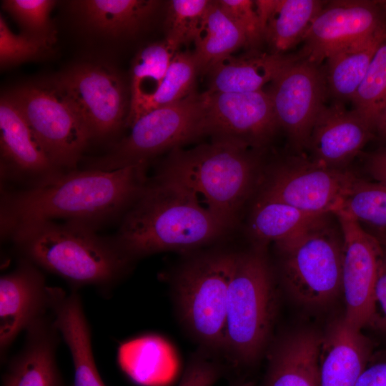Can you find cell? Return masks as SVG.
<instances>
[{"label": "cell", "mask_w": 386, "mask_h": 386, "mask_svg": "<svg viewBox=\"0 0 386 386\" xmlns=\"http://www.w3.org/2000/svg\"><path fill=\"white\" fill-rule=\"evenodd\" d=\"M377 2L380 5V6L384 9V11L386 12V0L377 1Z\"/></svg>", "instance_id": "ee69618b"}, {"label": "cell", "mask_w": 386, "mask_h": 386, "mask_svg": "<svg viewBox=\"0 0 386 386\" xmlns=\"http://www.w3.org/2000/svg\"><path fill=\"white\" fill-rule=\"evenodd\" d=\"M212 1L172 0L167 4L165 39L178 48L194 41Z\"/></svg>", "instance_id": "836d02e7"}, {"label": "cell", "mask_w": 386, "mask_h": 386, "mask_svg": "<svg viewBox=\"0 0 386 386\" xmlns=\"http://www.w3.org/2000/svg\"><path fill=\"white\" fill-rule=\"evenodd\" d=\"M375 131L355 111L339 104L324 105L315 122L307 147L312 161L342 169L373 137Z\"/></svg>", "instance_id": "ac0fdd59"}, {"label": "cell", "mask_w": 386, "mask_h": 386, "mask_svg": "<svg viewBox=\"0 0 386 386\" xmlns=\"http://www.w3.org/2000/svg\"><path fill=\"white\" fill-rule=\"evenodd\" d=\"M334 215L386 229V184L358 178Z\"/></svg>", "instance_id": "1f68e13d"}, {"label": "cell", "mask_w": 386, "mask_h": 386, "mask_svg": "<svg viewBox=\"0 0 386 386\" xmlns=\"http://www.w3.org/2000/svg\"><path fill=\"white\" fill-rule=\"evenodd\" d=\"M49 311L70 352L74 372L73 386H106L97 370L91 346V330L80 295L49 287Z\"/></svg>", "instance_id": "ffe728a7"}, {"label": "cell", "mask_w": 386, "mask_h": 386, "mask_svg": "<svg viewBox=\"0 0 386 386\" xmlns=\"http://www.w3.org/2000/svg\"><path fill=\"white\" fill-rule=\"evenodd\" d=\"M199 70L192 53L177 51L157 90L129 109L126 125L130 127L142 114L181 101L196 93Z\"/></svg>", "instance_id": "f1b7e54d"}, {"label": "cell", "mask_w": 386, "mask_h": 386, "mask_svg": "<svg viewBox=\"0 0 386 386\" xmlns=\"http://www.w3.org/2000/svg\"><path fill=\"white\" fill-rule=\"evenodd\" d=\"M204 135L212 142L259 149L278 129L267 91L211 92L202 94Z\"/></svg>", "instance_id": "7c38bea8"}, {"label": "cell", "mask_w": 386, "mask_h": 386, "mask_svg": "<svg viewBox=\"0 0 386 386\" xmlns=\"http://www.w3.org/2000/svg\"><path fill=\"white\" fill-rule=\"evenodd\" d=\"M367 167L376 182L386 184V149L372 154L368 159Z\"/></svg>", "instance_id": "60d3db41"}, {"label": "cell", "mask_w": 386, "mask_h": 386, "mask_svg": "<svg viewBox=\"0 0 386 386\" xmlns=\"http://www.w3.org/2000/svg\"><path fill=\"white\" fill-rule=\"evenodd\" d=\"M325 4L318 0H277L263 36L270 52L283 54L303 39Z\"/></svg>", "instance_id": "83f0119b"}, {"label": "cell", "mask_w": 386, "mask_h": 386, "mask_svg": "<svg viewBox=\"0 0 386 386\" xmlns=\"http://www.w3.org/2000/svg\"><path fill=\"white\" fill-rule=\"evenodd\" d=\"M177 49V46L164 39L144 46L137 53L130 71L129 109L157 90Z\"/></svg>", "instance_id": "f546056e"}, {"label": "cell", "mask_w": 386, "mask_h": 386, "mask_svg": "<svg viewBox=\"0 0 386 386\" xmlns=\"http://www.w3.org/2000/svg\"><path fill=\"white\" fill-rule=\"evenodd\" d=\"M48 287L41 269L23 257L13 271L1 277V361L19 335L50 312Z\"/></svg>", "instance_id": "e0dca14e"}, {"label": "cell", "mask_w": 386, "mask_h": 386, "mask_svg": "<svg viewBox=\"0 0 386 386\" xmlns=\"http://www.w3.org/2000/svg\"><path fill=\"white\" fill-rule=\"evenodd\" d=\"M236 252L209 249L190 254L172 279V293L182 327L214 354L224 345L229 282Z\"/></svg>", "instance_id": "8992f818"}, {"label": "cell", "mask_w": 386, "mask_h": 386, "mask_svg": "<svg viewBox=\"0 0 386 386\" xmlns=\"http://www.w3.org/2000/svg\"><path fill=\"white\" fill-rule=\"evenodd\" d=\"M357 179L343 168L312 160L290 162L267 173L259 196L311 213L335 214Z\"/></svg>", "instance_id": "30bf717a"}, {"label": "cell", "mask_w": 386, "mask_h": 386, "mask_svg": "<svg viewBox=\"0 0 386 386\" xmlns=\"http://www.w3.org/2000/svg\"><path fill=\"white\" fill-rule=\"evenodd\" d=\"M375 312L372 325L386 331V249L383 247L375 287Z\"/></svg>", "instance_id": "f35d334b"}, {"label": "cell", "mask_w": 386, "mask_h": 386, "mask_svg": "<svg viewBox=\"0 0 386 386\" xmlns=\"http://www.w3.org/2000/svg\"><path fill=\"white\" fill-rule=\"evenodd\" d=\"M56 3L52 0H5L2 8L18 23L22 33L54 44L56 29L50 14Z\"/></svg>", "instance_id": "e575fe53"}, {"label": "cell", "mask_w": 386, "mask_h": 386, "mask_svg": "<svg viewBox=\"0 0 386 386\" xmlns=\"http://www.w3.org/2000/svg\"><path fill=\"white\" fill-rule=\"evenodd\" d=\"M217 1L242 31L247 39V46H255L263 40V31L254 1L219 0Z\"/></svg>", "instance_id": "74e56055"}, {"label": "cell", "mask_w": 386, "mask_h": 386, "mask_svg": "<svg viewBox=\"0 0 386 386\" xmlns=\"http://www.w3.org/2000/svg\"><path fill=\"white\" fill-rule=\"evenodd\" d=\"M164 357V343L154 335L124 342L117 350V362L122 370L132 380L144 385L154 384Z\"/></svg>", "instance_id": "4dcf8cb0"}, {"label": "cell", "mask_w": 386, "mask_h": 386, "mask_svg": "<svg viewBox=\"0 0 386 386\" xmlns=\"http://www.w3.org/2000/svg\"><path fill=\"white\" fill-rule=\"evenodd\" d=\"M8 94L53 162L64 172L74 170L91 134L79 110L54 79L23 84Z\"/></svg>", "instance_id": "ba28073f"}, {"label": "cell", "mask_w": 386, "mask_h": 386, "mask_svg": "<svg viewBox=\"0 0 386 386\" xmlns=\"http://www.w3.org/2000/svg\"><path fill=\"white\" fill-rule=\"evenodd\" d=\"M385 38L386 26L370 38L328 56L325 75L327 89L336 98L352 100L375 52Z\"/></svg>", "instance_id": "4316f807"}, {"label": "cell", "mask_w": 386, "mask_h": 386, "mask_svg": "<svg viewBox=\"0 0 386 386\" xmlns=\"http://www.w3.org/2000/svg\"><path fill=\"white\" fill-rule=\"evenodd\" d=\"M326 215L259 196L250 214L247 234L253 247L267 249L271 242L277 244L298 235Z\"/></svg>", "instance_id": "d4e9b609"}, {"label": "cell", "mask_w": 386, "mask_h": 386, "mask_svg": "<svg viewBox=\"0 0 386 386\" xmlns=\"http://www.w3.org/2000/svg\"><path fill=\"white\" fill-rule=\"evenodd\" d=\"M224 373L214 353L199 347L189 360L178 386H214Z\"/></svg>", "instance_id": "8d00e7d4"}, {"label": "cell", "mask_w": 386, "mask_h": 386, "mask_svg": "<svg viewBox=\"0 0 386 386\" xmlns=\"http://www.w3.org/2000/svg\"><path fill=\"white\" fill-rule=\"evenodd\" d=\"M320 338L302 330L281 340L271 352L264 386H319Z\"/></svg>", "instance_id": "cb8c5ba5"}, {"label": "cell", "mask_w": 386, "mask_h": 386, "mask_svg": "<svg viewBox=\"0 0 386 386\" xmlns=\"http://www.w3.org/2000/svg\"><path fill=\"white\" fill-rule=\"evenodd\" d=\"M262 175L259 159L249 149L212 141L187 150L172 149L154 177L202 196L205 207L232 232Z\"/></svg>", "instance_id": "277c9868"}, {"label": "cell", "mask_w": 386, "mask_h": 386, "mask_svg": "<svg viewBox=\"0 0 386 386\" xmlns=\"http://www.w3.org/2000/svg\"><path fill=\"white\" fill-rule=\"evenodd\" d=\"M147 162L114 170L90 168L64 172L39 185L4 192L1 227L4 235L18 227L55 219L87 224L126 212L149 182Z\"/></svg>", "instance_id": "6da1fadb"}, {"label": "cell", "mask_w": 386, "mask_h": 386, "mask_svg": "<svg viewBox=\"0 0 386 386\" xmlns=\"http://www.w3.org/2000/svg\"><path fill=\"white\" fill-rule=\"evenodd\" d=\"M1 175L26 188L44 183L64 171L51 159L11 96L0 101Z\"/></svg>", "instance_id": "2e32d148"}, {"label": "cell", "mask_w": 386, "mask_h": 386, "mask_svg": "<svg viewBox=\"0 0 386 386\" xmlns=\"http://www.w3.org/2000/svg\"><path fill=\"white\" fill-rule=\"evenodd\" d=\"M159 4L154 0H78L70 5L87 29L117 39L139 33Z\"/></svg>", "instance_id": "7402d4cb"}, {"label": "cell", "mask_w": 386, "mask_h": 386, "mask_svg": "<svg viewBox=\"0 0 386 386\" xmlns=\"http://www.w3.org/2000/svg\"><path fill=\"white\" fill-rule=\"evenodd\" d=\"M371 357L370 343L361 330L344 317L337 320L320 338L319 386H355Z\"/></svg>", "instance_id": "44dd1931"}, {"label": "cell", "mask_w": 386, "mask_h": 386, "mask_svg": "<svg viewBox=\"0 0 386 386\" xmlns=\"http://www.w3.org/2000/svg\"><path fill=\"white\" fill-rule=\"evenodd\" d=\"M10 236L23 258L76 290L91 286L107 296L134 264L113 239L101 237L94 227L84 224L46 220L21 226Z\"/></svg>", "instance_id": "3957f363"}, {"label": "cell", "mask_w": 386, "mask_h": 386, "mask_svg": "<svg viewBox=\"0 0 386 386\" xmlns=\"http://www.w3.org/2000/svg\"><path fill=\"white\" fill-rule=\"evenodd\" d=\"M194 43L192 54L199 72L204 73L239 47L247 46L244 33L217 1L209 6Z\"/></svg>", "instance_id": "484cf974"}, {"label": "cell", "mask_w": 386, "mask_h": 386, "mask_svg": "<svg viewBox=\"0 0 386 386\" xmlns=\"http://www.w3.org/2000/svg\"><path fill=\"white\" fill-rule=\"evenodd\" d=\"M267 249L236 252L229 282L223 352L232 366H248L269 339L276 292Z\"/></svg>", "instance_id": "5b68a950"}, {"label": "cell", "mask_w": 386, "mask_h": 386, "mask_svg": "<svg viewBox=\"0 0 386 386\" xmlns=\"http://www.w3.org/2000/svg\"><path fill=\"white\" fill-rule=\"evenodd\" d=\"M61 339L51 312L34 322L9 362L2 386H65L56 360Z\"/></svg>", "instance_id": "d6986e66"}, {"label": "cell", "mask_w": 386, "mask_h": 386, "mask_svg": "<svg viewBox=\"0 0 386 386\" xmlns=\"http://www.w3.org/2000/svg\"><path fill=\"white\" fill-rule=\"evenodd\" d=\"M352 101L354 110L375 131L378 117L386 105V38L375 52Z\"/></svg>", "instance_id": "d6a6232c"}, {"label": "cell", "mask_w": 386, "mask_h": 386, "mask_svg": "<svg viewBox=\"0 0 386 386\" xmlns=\"http://www.w3.org/2000/svg\"><path fill=\"white\" fill-rule=\"evenodd\" d=\"M342 236V290L345 320L362 330L372 325L375 312V287L382 247L353 219L336 216Z\"/></svg>", "instance_id": "5bb4252c"}, {"label": "cell", "mask_w": 386, "mask_h": 386, "mask_svg": "<svg viewBox=\"0 0 386 386\" xmlns=\"http://www.w3.org/2000/svg\"><path fill=\"white\" fill-rule=\"evenodd\" d=\"M228 232L194 192L153 177L124 214L112 239L135 262L163 252H192Z\"/></svg>", "instance_id": "7a4b0ae2"}, {"label": "cell", "mask_w": 386, "mask_h": 386, "mask_svg": "<svg viewBox=\"0 0 386 386\" xmlns=\"http://www.w3.org/2000/svg\"><path fill=\"white\" fill-rule=\"evenodd\" d=\"M355 386H386V354L371 357Z\"/></svg>", "instance_id": "ab89813d"}, {"label": "cell", "mask_w": 386, "mask_h": 386, "mask_svg": "<svg viewBox=\"0 0 386 386\" xmlns=\"http://www.w3.org/2000/svg\"><path fill=\"white\" fill-rule=\"evenodd\" d=\"M385 13L377 1L325 4L302 39L300 58L318 65L334 52L370 38L386 26Z\"/></svg>", "instance_id": "9a60e30c"}, {"label": "cell", "mask_w": 386, "mask_h": 386, "mask_svg": "<svg viewBox=\"0 0 386 386\" xmlns=\"http://www.w3.org/2000/svg\"><path fill=\"white\" fill-rule=\"evenodd\" d=\"M129 135L91 168L114 170L172 151L204 135L202 94L148 112L130 126Z\"/></svg>", "instance_id": "9c48e42d"}, {"label": "cell", "mask_w": 386, "mask_h": 386, "mask_svg": "<svg viewBox=\"0 0 386 386\" xmlns=\"http://www.w3.org/2000/svg\"><path fill=\"white\" fill-rule=\"evenodd\" d=\"M375 132L382 139L386 140V105L378 117L375 125Z\"/></svg>", "instance_id": "b9f144b4"}, {"label": "cell", "mask_w": 386, "mask_h": 386, "mask_svg": "<svg viewBox=\"0 0 386 386\" xmlns=\"http://www.w3.org/2000/svg\"><path fill=\"white\" fill-rule=\"evenodd\" d=\"M53 43L26 34H16L0 16V64L1 68L39 59L50 54Z\"/></svg>", "instance_id": "d590c367"}, {"label": "cell", "mask_w": 386, "mask_h": 386, "mask_svg": "<svg viewBox=\"0 0 386 386\" xmlns=\"http://www.w3.org/2000/svg\"><path fill=\"white\" fill-rule=\"evenodd\" d=\"M54 79L79 110L91 138L108 137L126 124L130 99L125 83L115 71L83 63Z\"/></svg>", "instance_id": "8fae6325"}, {"label": "cell", "mask_w": 386, "mask_h": 386, "mask_svg": "<svg viewBox=\"0 0 386 386\" xmlns=\"http://www.w3.org/2000/svg\"><path fill=\"white\" fill-rule=\"evenodd\" d=\"M328 214L298 235L275 244L282 274L291 295L302 304L320 306L342 290V236Z\"/></svg>", "instance_id": "52a82bcc"}, {"label": "cell", "mask_w": 386, "mask_h": 386, "mask_svg": "<svg viewBox=\"0 0 386 386\" xmlns=\"http://www.w3.org/2000/svg\"><path fill=\"white\" fill-rule=\"evenodd\" d=\"M327 90L325 75L318 65L300 57L270 83L267 92L277 123L296 149L307 147Z\"/></svg>", "instance_id": "4fadbf2b"}, {"label": "cell", "mask_w": 386, "mask_h": 386, "mask_svg": "<svg viewBox=\"0 0 386 386\" xmlns=\"http://www.w3.org/2000/svg\"><path fill=\"white\" fill-rule=\"evenodd\" d=\"M300 57L273 53L254 52L229 56L208 72L211 92L246 93L262 90L287 66Z\"/></svg>", "instance_id": "603a6c76"}, {"label": "cell", "mask_w": 386, "mask_h": 386, "mask_svg": "<svg viewBox=\"0 0 386 386\" xmlns=\"http://www.w3.org/2000/svg\"><path fill=\"white\" fill-rule=\"evenodd\" d=\"M370 233L377 239L382 247L386 249V229L373 228Z\"/></svg>", "instance_id": "7bdbcfd3"}]
</instances>
